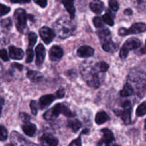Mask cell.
I'll use <instances>...</instances> for the list:
<instances>
[{
    "mask_svg": "<svg viewBox=\"0 0 146 146\" xmlns=\"http://www.w3.org/2000/svg\"><path fill=\"white\" fill-rule=\"evenodd\" d=\"M98 71L96 64L94 65L92 63L85 61L80 66V72L83 78L89 86L93 88H97L101 85Z\"/></svg>",
    "mask_w": 146,
    "mask_h": 146,
    "instance_id": "obj_1",
    "label": "cell"
},
{
    "mask_svg": "<svg viewBox=\"0 0 146 146\" xmlns=\"http://www.w3.org/2000/svg\"><path fill=\"white\" fill-rule=\"evenodd\" d=\"M128 83L133 84L135 93L139 98H143L146 93V73L139 68H133L128 75Z\"/></svg>",
    "mask_w": 146,
    "mask_h": 146,
    "instance_id": "obj_2",
    "label": "cell"
},
{
    "mask_svg": "<svg viewBox=\"0 0 146 146\" xmlns=\"http://www.w3.org/2000/svg\"><path fill=\"white\" fill-rule=\"evenodd\" d=\"M54 27L56 33L61 38H66L72 36L76 28L74 23L66 17L58 19Z\"/></svg>",
    "mask_w": 146,
    "mask_h": 146,
    "instance_id": "obj_3",
    "label": "cell"
},
{
    "mask_svg": "<svg viewBox=\"0 0 146 146\" xmlns=\"http://www.w3.org/2000/svg\"><path fill=\"white\" fill-rule=\"evenodd\" d=\"M60 114H64L68 118H73L75 115V114L73 113L72 111L64 104H57L44 114V118L46 121H54L59 116Z\"/></svg>",
    "mask_w": 146,
    "mask_h": 146,
    "instance_id": "obj_4",
    "label": "cell"
},
{
    "mask_svg": "<svg viewBox=\"0 0 146 146\" xmlns=\"http://www.w3.org/2000/svg\"><path fill=\"white\" fill-rule=\"evenodd\" d=\"M16 27L20 33H25L27 30V19L29 16L24 9L21 8L17 9L14 14Z\"/></svg>",
    "mask_w": 146,
    "mask_h": 146,
    "instance_id": "obj_5",
    "label": "cell"
},
{
    "mask_svg": "<svg viewBox=\"0 0 146 146\" xmlns=\"http://www.w3.org/2000/svg\"><path fill=\"white\" fill-rule=\"evenodd\" d=\"M141 46V42L137 38H130L125 41L120 51V57L122 59L127 58L128 54L131 51L137 49Z\"/></svg>",
    "mask_w": 146,
    "mask_h": 146,
    "instance_id": "obj_6",
    "label": "cell"
},
{
    "mask_svg": "<svg viewBox=\"0 0 146 146\" xmlns=\"http://www.w3.org/2000/svg\"><path fill=\"white\" fill-rule=\"evenodd\" d=\"M124 108L123 111L115 110L114 112L116 115L121 117L123 123L128 125L131 123V104L129 101H125L122 106Z\"/></svg>",
    "mask_w": 146,
    "mask_h": 146,
    "instance_id": "obj_7",
    "label": "cell"
},
{
    "mask_svg": "<svg viewBox=\"0 0 146 146\" xmlns=\"http://www.w3.org/2000/svg\"><path fill=\"white\" fill-rule=\"evenodd\" d=\"M145 31H146V24L143 22H138L133 24L129 29H120L118 31V34L119 35L124 36H127L128 34H139V33L145 32Z\"/></svg>",
    "mask_w": 146,
    "mask_h": 146,
    "instance_id": "obj_8",
    "label": "cell"
},
{
    "mask_svg": "<svg viewBox=\"0 0 146 146\" xmlns=\"http://www.w3.org/2000/svg\"><path fill=\"white\" fill-rule=\"evenodd\" d=\"M39 34L46 44L52 42L56 36V34L51 29L48 27H43L40 29Z\"/></svg>",
    "mask_w": 146,
    "mask_h": 146,
    "instance_id": "obj_9",
    "label": "cell"
},
{
    "mask_svg": "<svg viewBox=\"0 0 146 146\" xmlns=\"http://www.w3.org/2000/svg\"><path fill=\"white\" fill-rule=\"evenodd\" d=\"M101 133H103V137L99 142L98 143V145H110L115 141V138L113 134L112 131H110L108 128H104L101 130Z\"/></svg>",
    "mask_w": 146,
    "mask_h": 146,
    "instance_id": "obj_10",
    "label": "cell"
},
{
    "mask_svg": "<svg viewBox=\"0 0 146 146\" xmlns=\"http://www.w3.org/2000/svg\"><path fill=\"white\" fill-rule=\"evenodd\" d=\"M46 57V49L44 45L39 44L36 48V64L38 66L42 65Z\"/></svg>",
    "mask_w": 146,
    "mask_h": 146,
    "instance_id": "obj_11",
    "label": "cell"
},
{
    "mask_svg": "<svg viewBox=\"0 0 146 146\" xmlns=\"http://www.w3.org/2000/svg\"><path fill=\"white\" fill-rule=\"evenodd\" d=\"M57 98L56 95H53V94H48V95H44L39 98L38 101V107L40 109H44L48 106L51 105L54 100Z\"/></svg>",
    "mask_w": 146,
    "mask_h": 146,
    "instance_id": "obj_12",
    "label": "cell"
},
{
    "mask_svg": "<svg viewBox=\"0 0 146 146\" xmlns=\"http://www.w3.org/2000/svg\"><path fill=\"white\" fill-rule=\"evenodd\" d=\"M49 58L53 61H58L64 56L62 48L58 46H54L49 50Z\"/></svg>",
    "mask_w": 146,
    "mask_h": 146,
    "instance_id": "obj_13",
    "label": "cell"
},
{
    "mask_svg": "<svg viewBox=\"0 0 146 146\" xmlns=\"http://www.w3.org/2000/svg\"><path fill=\"white\" fill-rule=\"evenodd\" d=\"M11 142L14 145H29V143L27 142V140L23 136H21L19 133L16 131H13L11 134Z\"/></svg>",
    "mask_w": 146,
    "mask_h": 146,
    "instance_id": "obj_14",
    "label": "cell"
},
{
    "mask_svg": "<svg viewBox=\"0 0 146 146\" xmlns=\"http://www.w3.org/2000/svg\"><path fill=\"white\" fill-rule=\"evenodd\" d=\"M77 54L81 58H88L94 54V49L89 46H82L77 51Z\"/></svg>",
    "mask_w": 146,
    "mask_h": 146,
    "instance_id": "obj_15",
    "label": "cell"
},
{
    "mask_svg": "<svg viewBox=\"0 0 146 146\" xmlns=\"http://www.w3.org/2000/svg\"><path fill=\"white\" fill-rule=\"evenodd\" d=\"M40 142L43 145L55 146L58 144V141L56 138L50 134H44L41 138H39Z\"/></svg>",
    "mask_w": 146,
    "mask_h": 146,
    "instance_id": "obj_16",
    "label": "cell"
},
{
    "mask_svg": "<svg viewBox=\"0 0 146 146\" xmlns=\"http://www.w3.org/2000/svg\"><path fill=\"white\" fill-rule=\"evenodd\" d=\"M97 34H98V37H99L101 44L112 41L111 33L110 30L108 29H102L98 30L97 31Z\"/></svg>",
    "mask_w": 146,
    "mask_h": 146,
    "instance_id": "obj_17",
    "label": "cell"
},
{
    "mask_svg": "<svg viewBox=\"0 0 146 146\" xmlns=\"http://www.w3.org/2000/svg\"><path fill=\"white\" fill-rule=\"evenodd\" d=\"M9 56L12 59L14 60H21L24 57V51L19 48L11 46L9 48Z\"/></svg>",
    "mask_w": 146,
    "mask_h": 146,
    "instance_id": "obj_18",
    "label": "cell"
},
{
    "mask_svg": "<svg viewBox=\"0 0 146 146\" xmlns=\"http://www.w3.org/2000/svg\"><path fill=\"white\" fill-rule=\"evenodd\" d=\"M90 9L94 13L99 14L104 11V4L101 0H94L90 3Z\"/></svg>",
    "mask_w": 146,
    "mask_h": 146,
    "instance_id": "obj_19",
    "label": "cell"
},
{
    "mask_svg": "<svg viewBox=\"0 0 146 146\" xmlns=\"http://www.w3.org/2000/svg\"><path fill=\"white\" fill-rule=\"evenodd\" d=\"M21 128H22V130L24 133L29 137L34 136L35 135L37 129L36 126L34 124L29 122L24 123V124L22 125Z\"/></svg>",
    "mask_w": 146,
    "mask_h": 146,
    "instance_id": "obj_20",
    "label": "cell"
},
{
    "mask_svg": "<svg viewBox=\"0 0 146 146\" xmlns=\"http://www.w3.org/2000/svg\"><path fill=\"white\" fill-rule=\"evenodd\" d=\"M27 76L30 81L34 83L39 82L44 78L43 74L36 71H28Z\"/></svg>",
    "mask_w": 146,
    "mask_h": 146,
    "instance_id": "obj_21",
    "label": "cell"
},
{
    "mask_svg": "<svg viewBox=\"0 0 146 146\" xmlns=\"http://www.w3.org/2000/svg\"><path fill=\"white\" fill-rule=\"evenodd\" d=\"M74 0H61L64 7L66 9L67 11L69 13L71 19H72L75 17L76 13V9L74 5Z\"/></svg>",
    "mask_w": 146,
    "mask_h": 146,
    "instance_id": "obj_22",
    "label": "cell"
},
{
    "mask_svg": "<svg viewBox=\"0 0 146 146\" xmlns=\"http://www.w3.org/2000/svg\"><path fill=\"white\" fill-rule=\"evenodd\" d=\"M109 119V115L105 111H100L96 115L95 122L98 125H101V124H104V123L107 122Z\"/></svg>",
    "mask_w": 146,
    "mask_h": 146,
    "instance_id": "obj_23",
    "label": "cell"
},
{
    "mask_svg": "<svg viewBox=\"0 0 146 146\" xmlns=\"http://www.w3.org/2000/svg\"><path fill=\"white\" fill-rule=\"evenodd\" d=\"M135 93V90L133 88L132 85L130 83H127L123 86V88L120 92L121 96L123 97H128L132 96Z\"/></svg>",
    "mask_w": 146,
    "mask_h": 146,
    "instance_id": "obj_24",
    "label": "cell"
},
{
    "mask_svg": "<svg viewBox=\"0 0 146 146\" xmlns=\"http://www.w3.org/2000/svg\"><path fill=\"white\" fill-rule=\"evenodd\" d=\"M67 126L71 128L73 132L76 133L81 128L82 124H81V123L78 119H72L68 121V122H67Z\"/></svg>",
    "mask_w": 146,
    "mask_h": 146,
    "instance_id": "obj_25",
    "label": "cell"
},
{
    "mask_svg": "<svg viewBox=\"0 0 146 146\" xmlns=\"http://www.w3.org/2000/svg\"><path fill=\"white\" fill-rule=\"evenodd\" d=\"M102 48L106 52L113 53L118 50V46L116 44H115L113 41H111L107 43H105V44H103Z\"/></svg>",
    "mask_w": 146,
    "mask_h": 146,
    "instance_id": "obj_26",
    "label": "cell"
},
{
    "mask_svg": "<svg viewBox=\"0 0 146 146\" xmlns=\"http://www.w3.org/2000/svg\"><path fill=\"white\" fill-rule=\"evenodd\" d=\"M133 4L140 11H143L146 9V0H132Z\"/></svg>",
    "mask_w": 146,
    "mask_h": 146,
    "instance_id": "obj_27",
    "label": "cell"
},
{
    "mask_svg": "<svg viewBox=\"0 0 146 146\" xmlns=\"http://www.w3.org/2000/svg\"><path fill=\"white\" fill-rule=\"evenodd\" d=\"M103 20L105 23L110 26H113L114 25V20L112 14L109 12H106L102 17Z\"/></svg>",
    "mask_w": 146,
    "mask_h": 146,
    "instance_id": "obj_28",
    "label": "cell"
},
{
    "mask_svg": "<svg viewBox=\"0 0 146 146\" xmlns=\"http://www.w3.org/2000/svg\"><path fill=\"white\" fill-rule=\"evenodd\" d=\"M146 114V101L140 104L136 110V115L138 117L143 116Z\"/></svg>",
    "mask_w": 146,
    "mask_h": 146,
    "instance_id": "obj_29",
    "label": "cell"
},
{
    "mask_svg": "<svg viewBox=\"0 0 146 146\" xmlns=\"http://www.w3.org/2000/svg\"><path fill=\"white\" fill-rule=\"evenodd\" d=\"M29 37V46L32 48L37 41V35L34 32H30L28 35Z\"/></svg>",
    "mask_w": 146,
    "mask_h": 146,
    "instance_id": "obj_30",
    "label": "cell"
},
{
    "mask_svg": "<svg viewBox=\"0 0 146 146\" xmlns=\"http://www.w3.org/2000/svg\"><path fill=\"white\" fill-rule=\"evenodd\" d=\"M96 66L98 68V71L104 73L106 72L108 68H109V65L106 62H104V61H100V62L97 63Z\"/></svg>",
    "mask_w": 146,
    "mask_h": 146,
    "instance_id": "obj_31",
    "label": "cell"
},
{
    "mask_svg": "<svg viewBox=\"0 0 146 146\" xmlns=\"http://www.w3.org/2000/svg\"><path fill=\"white\" fill-rule=\"evenodd\" d=\"M11 25H12V21L9 18L2 19L1 20V26L2 28L9 29L11 28Z\"/></svg>",
    "mask_w": 146,
    "mask_h": 146,
    "instance_id": "obj_32",
    "label": "cell"
},
{
    "mask_svg": "<svg viewBox=\"0 0 146 146\" xmlns=\"http://www.w3.org/2000/svg\"><path fill=\"white\" fill-rule=\"evenodd\" d=\"M93 23L96 28H103L104 27V20L98 17H95L93 19Z\"/></svg>",
    "mask_w": 146,
    "mask_h": 146,
    "instance_id": "obj_33",
    "label": "cell"
},
{
    "mask_svg": "<svg viewBox=\"0 0 146 146\" xmlns=\"http://www.w3.org/2000/svg\"><path fill=\"white\" fill-rule=\"evenodd\" d=\"M34 54L32 48H28L27 50V58H26V62L27 63H31L34 59Z\"/></svg>",
    "mask_w": 146,
    "mask_h": 146,
    "instance_id": "obj_34",
    "label": "cell"
},
{
    "mask_svg": "<svg viewBox=\"0 0 146 146\" xmlns=\"http://www.w3.org/2000/svg\"><path fill=\"white\" fill-rule=\"evenodd\" d=\"M0 134H1V135H0V140L1 141H6L7 139V138H8V133H7V129L3 125H1V127H0Z\"/></svg>",
    "mask_w": 146,
    "mask_h": 146,
    "instance_id": "obj_35",
    "label": "cell"
},
{
    "mask_svg": "<svg viewBox=\"0 0 146 146\" xmlns=\"http://www.w3.org/2000/svg\"><path fill=\"white\" fill-rule=\"evenodd\" d=\"M109 7L113 11H117L119 9V4L117 0H109Z\"/></svg>",
    "mask_w": 146,
    "mask_h": 146,
    "instance_id": "obj_36",
    "label": "cell"
},
{
    "mask_svg": "<svg viewBox=\"0 0 146 146\" xmlns=\"http://www.w3.org/2000/svg\"><path fill=\"white\" fill-rule=\"evenodd\" d=\"M30 108H31V113L33 115H36L38 112V106H37V104L35 101H31L30 103Z\"/></svg>",
    "mask_w": 146,
    "mask_h": 146,
    "instance_id": "obj_37",
    "label": "cell"
},
{
    "mask_svg": "<svg viewBox=\"0 0 146 146\" xmlns=\"http://www.w3.org/2000/svg\"><path fill=\"white\" fill-rule=\"evenodd\" d=\"M10 10H11L10 7H7V6L4 5L3 4H1V16H4L5 14H8Z\"/></svg>",
    "mask_w": 146,
    "mask_h": 146,
    "instance_id": "obj_38",
    "label": "cell"
},
{
    "mask_svg": "<svg viewBox=\"0 0 146 146\" xmlns=\"http://www.w3.org/2000/svg\"><path fill=\"white\" fill-rule=\"evenodd\" d=\"M19 118L24 123L29 122V121L30 120V116L26 113H21L19 114Z\"/></svg>",
    "mask_w": 146,
    "mask_h": 146,
    "instance_id": "obj_39",
    "label": "cell"
},
{
    "mask_svg": "<svg viewBox=\"0 0 146 146\" xmlns=\"http://www.w3.org/2000/svg\"><path fill=\"white\" fill-rule=\"evenodd\" d=\"M57 98H62L65 96V89L64 88H61L56 92Z\"/></svg>",
    "mask_w": 146,
    "mask_h": 146,
    "instance_id": "obj_40",
    "label": "cell"
},
{
    "mask_svg": "<svg viewBox=\"0 0 146 146\" xmlns=\"http://www.w3.org/2000/svg\"><path fill=\"white\" fill-rule=\"evenodd\" d=\"M1 58L4 61H9V56L8 54H7V51L6 49L3 48L1 50Z\"/></svg>",
    "mask_w": 146,
    "mask_h": 146,
    "instance_id": "obj_41",
    "label": "cell"
},
{
    "mask_svg": "<svg viewBox=\"0 0 146 146\" xmlns=\"http://www.w3.org/2000/svg\"><path fill=\"white\" fill-rule=\"evenodd\" d=\"M34 1L42 8H45L47 6V0H34Z\"/></svg>",
    "mask_w": 146,
    "mask_h": 146,
    "instance_id": "obj_42",
    "label": "cell"
},
{
    "mask_svg": "<svg viewBox=\"0 0 146 146\" xmlns=\"http://www.w3.org/2000/svg\"><path fill=\"white\" fill-rule=\"evenodd\" d=\"M70 145H81V137H78L77 139L74 140L71 143L69 144Z\"/></svg>",
    "mask_w": 146,
    "mask_h": 146,
    "instance_id": "obj_43",
    "label": "cell"
},
{
    "mask_svg": "<svg viewBox=\"0 0 146 146\" xmlns=\"http://www.w3.org/2000/svg\"><path fill=\"white\" fill-rule=\"evenodd\" d=\"M11 68H16V69L19 70V71H21V70L23 69V66L19 64H17V63H14V64H12L11 65Z\"/></svg>",
    "mask_w": 146,
    "mask_h": 146,
    "instance_id": "obj_44",
    "label": "cell"
},
{
    "mask_svg": "<svg viewBox=\"0 0 146 146\" xmlns=\"http://www.w3.org/2000/svg\"><path fill=\"white\" fill-rule=\"evenodd\" d=\"M31 0H11V2L14 4H26L30 2Z\"/></svg>",
    "mask_w": 146,
    "mask_h": 146,
    "instance_id": "obj_45",
    "label": "cell"
},
{
    "mask_svg": "<svg viewBox=\"0 0 146 146\" xmlns=\"http://www.w3.org/2000/svg\"><path fill=\"white\" fill-rule=\"evenodd\" d=\"M124 14H125V15H127V16H130V15H131V14H133V11L131 9H129V8L126 9L124 11Z\"/></svg>",
    "mask_w": 146,
    "mask_h": 146,
    "instance_id": "obj_46",
    "label": "cell"
},
{
    "mask_svg": "<svg viewBox=\"0 0 146 146\" xmlns=\"http://www.w3.org/2000/svg\"><path fill=\"white\" fill-rule=\"evenodd\" d=\"M144 127H145V129H146V120L145 121V126Z\"/></svg>",
    "mask_w": 146,
    "mask_h": 146,
    "instance_id": "obj_47",
    "label": "cell"
},
{
    "mask_svg": "<svg viewBox=\"0 0 146 146\" xmlns=\"http://www.w3.org/2000/svg\"><path fill=\"white\" fill-rule=\"evenodd\" d=\"M145 51H146V41H145Z\"/></svg>",
    "mask_w": 146,
    "mask_h": 146,
    "instance_id": "obj_48",
    "label": "cell"
}]
</instances>
